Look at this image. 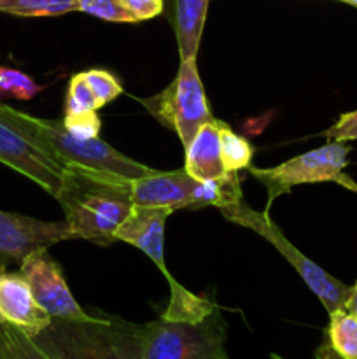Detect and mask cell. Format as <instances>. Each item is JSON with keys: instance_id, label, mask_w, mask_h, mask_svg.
<instances>
[{"instance_id": "6da1fadb", "label": "cell", "mask_w": 357, "mask_h": 359, "mask_svg": "<svg viewBox=\"0 0 357 359\" xmlns=\"http://www.w3.org/2000/svg\"><path fill=\"white\" fill-rule=\"evenodd\" d=\"M227 330L216 305L188 290L146 325L142 359H227Z\"/></svg>"}, {"instance_id": "7a4b0ae2", "label": "cell", "mask_w": 357, "mask_h": 359, "mask_svg": "<svg viewBox=\"0 0 357 359\" xmlns=\"http://www.w3.org/2000/svg\"><path fill=\"white\" fill-rule=\"evenodd\" d=\"M132 182L104 177L80 168H66L56 200L63 207L74 238H86L100 245L115 242V230L133 209Z\"/></svg>"}, {"instance_id": "3957f363", "label": "cell", "mask_w": 357, "mask_h": 359, "mask_svg": "<svg viewBox=\"0 0 357 359\" xmlns=\"http://www.w3.org/2000/svg\"><path fill=\"white\" fill-rule=\"evenodd\" d=\"M34 340L49 359H142L146 325L97 316L86 321L51 319Z\"/></svg>"}, {"instance_id": "277c9868", "label": "cell", "mask_w": 357, "mask_h": 359, "mask_svg": "<svg viewBox=\"0 0 357 359\" xmlns=\"http://www.w3.org/2000/svg\"><path fill=\"white\" fill-rule=\"evenodd\" d=\"M7 112L65 168H80L91 174L126 182L146 177L153 172V168L133 161L98 137L90 140L76 139L66 132L62 121L35 118L13 107H7Z\"/></svg>"}, {"instance_id": "5b68a950", "label": "cell", "mask_w": 357, "mask_h": 359, "mask_svg": "<svg viewBox=\"0 0 357 359\" xmlns=\"http://www.w3.org/2000/svg\"><path fill=\"white\" fill-rule=\"evenodd\" d=\"M219 210L227 221L248 228V230L261 235L265 241H268L270 244H272L273 248H275L276 251L294 266V270L300 273L301 279L307 283V286L314 291V294L321 300V304L324 305V309L329 314L345 309L346 300H349L350 297V287L345 286L343 283H340V280L335 279L332 276H329L326 270H322L321 266L315 265L312 259H308L303 252L298 251V249L287 241L286 235L282 233V230L273 223L268 210L259 212V210H254L252 207H248L244 200L233 203V205L223 207V209Z\"/></svg>"}, {"instance_id": "8992f818", "label": "cell", "mask_w": 357, "mask_h": 359, "mask_svg": "<svg viewBox=\"0 0 357 359\" xmlns=\"http://www.w3.org/2000/svg\"><path fill=\"white\" fill-rule=\"evenodd\" d=\"M350 147L345 142H328L318 149L308 151L272 168L248 167V172L268 191V207L273 200L289 193L294 186L314 182H336L357 193V184L345 174Z\"/></svg>"}, {"instance_id": "52a82bcc", "label": "cell", "mask_w": 357, "mask_h": 359, "mask_svg": "<svg viewBox=\"0 0 357 359\" xmlns=\"http://www.w3.org/2000/svg\"><path fill=\"white\" fill-rule=\"evenodd\" d=\"M147 111L160 119L167 128L174 130L182 146H188L205 123L214 121L196 60L181 62L174 83L153 98H142Z\"/></svg>"}, {"instance_id": "ba28073f", "label": "cell", "mask_w": 357, "mask_h": 359, "mask_svg": "<svg viewBox=\"0 0 357 359\" xmlns=\"http://www.w3.org/2000/svg\"><path fill=\"white\" fill-rule=\"evenodd\" d=\"M0 161L37 182L55 198L62 189L66 168L10 118L7 105H0Z\"/></svg>"}, {"instance_id": "9c48e42d", "label": "cell", "mask_w": 357, "mask_h": 359, "mask_svg": "<svg viewBox=\"0 0 357 359\" xmlns=\"http://www.w3.org/2000/svg\"><path fill=\"white\" fill-rule=\"evenodd\" d=\"M20 273L30 286L35 302L52 319H70V321L91 319V316L84 312L72 297L58 263L49 256L48 249H37L28 255L21 262Z\"/></svg>"}, {"instance_id": "30bf717a", "label": "cell", "mask_w": 357, "mask_h": 359, "mask_svg": "<svg viewBox=\"0 0 357 359\" xmlns=\"http://www.w3.org/2000/svg\"><path fill=\"white\" fill-rule=\"evenodd\" d=\"M70 238L74 237L66 221H41L0 210V269L20 266L37 249H48Z\"/></svg>"}, {"instance_id": "8fae6325", "label": "cell", "mask_w": 357, "mask_h": 359, "mask_svg": "<svg viewBox=\"0 0 357 359\" xmlns=\"http://www.w3.org/2000/svg\"><path fill=\"white\" fill-rule=\"evenodd\" d=\"M174 210L170 209H154V207H136L133 205L132 212L126 217L125 223L115 230V241L128 242V244L135 245L142 252H146L158 269L163 272L167 277L168 284H170V297H177V294L184 293L186 287L181 286L174 277L168 272L167 265H164V223L167 217Z\"/></svg>"}, {"instance_id": "7c38bea8", "label": "cell", "mask_w": 357, "mask_h": 359, "mask_svg": "<svg viewBox=\"0 0 357 359\" xmlns=\"http://www.w3.org/2000/svg\"><path fill=\"white\" fill-rule=\"evenodd\" d=\"M51 319L35 302L30 286L20 272L0 269V325L14 326L34 339L48 328Z\"/></svg>"}, {"instance_id": "4fadbf2b", "label": "cell", "mask_w": 357, "mask_h": 359, "mask_svg": "<svg viewBox=\"0 0 357 359\" xmlns=\"http://www.w3.org/2000/svg\"><path fill=\"white\" fill-rule=\"evenodd\" d=\"M198 179L182 170L158 172L153 170L146 177H140L130 184V198L136 207L154 209H191L192 195L198 186Z\"/></svg>"}, {"instance_id": "5bb4252c", "label": "cell", "mask_w": 357, "mask_h": 359, "mask_svg": "<svg viewBox=\"0 0 357 359\" xmlns=\"http://www.w3.org/2000/svg\"><path fill=\"white\" fill-rule=\"evenodd\" d=\"M184 168L198 181L219 179L227 174L220 158V121L205 123L186 146Z\"/></svg>"}, {"instance_id": "9a60e30c", "label": "cell", "mask_w": 357, "mask_h": 359, "mask_svg": "<svg viewBox=\"0 0 357 359\" xmlns=\"http://www.w3.org/2000/svg\"><path fill=\"white\" fill-rule=\"evenodd\" d=\"M209 0H175V34L181 62L196 60Z\"/></svg>"}, {"instance_id": "2e32d148", "label": "cell", "mask_w": 357, "mask_h": 359, "mask_svg": "<svg viewBox=\"0 0 357 359\" xmlns=\"http://www.w3.org/2000/svg\"><path fill=\"white\" fill-rule=\"evenodd\" d=\"M244 200L240 189V179L238 172H227L226 175L210 181H200L192 195L191 209L214 205L217 209L233 205V203Z\"/></svg>"}, {"instance_id": "e0dca14e", "label": "cell", "mask_w": 357, "mask_h": 359, "mask_svg": "<svg viewBox=\"0 0 357 359\" xmlns=\"http://www.w3.org/2000/svg\"><path fill=\"white\" fill-rule=\"evenodd\" d=\"M326 342L342 359H357V316L345 309L329 314Z\"/></svg>"}, {"instance_id": "ac0fdd59", "label": "cell", "mask_w": 357, "mask_h": 359, "mask_svg": "<svg viewBox=\"0 0 357 359\" xmlns=\"http://www.w3.org/2000/svg\"><path fill=\"white\" fill-rule=\"evenodd\" d=\"M74 11H79V0H0V13L14 16H62Z\"/></svg>"}, {"instance_id": "d6986e66", "label": "cell", "mask_w": 357, "mask_h": 359, "mask_svg": "<svg viewBox=\"0 0 357 359\" xmlns=\"http://www.w3.org/2000/svg\"><path fill=\"white\" fill-rule=\"evenodd\" d=\"M0 359H49L31 337L9 325H0Z\"/></svg>"}, {"instance_id": "ffe728a7", "label": "cell", "mask_w": 357, "mask_h": 359, "mask_svg": "<svg viewBox=\"0 0 357 359\" xmlns=\"http://www.w3.org/2000/svg\"><path fill=\"white\" fill-rule=\"evenodd\" d=\"M220 158L226 172H238L251 167L252 146L241 135L234 133L224 121H220Z\"/></svg>"}, {"instance_id": "44dd1931", "label": "cell", "mask_w": 357, "mask_h": 359, "mask_svg": "<svg viewBox=\"0 0 357 359\" xmlns=\"http://www.w3.org/2000/svg\"><path fill=\"white\" fill-rule=\"evenodd\" d=\"M44 90L34 77L13 67L0 65V98H16V100H31L35 95Z\"/></svg>"}, {"instance_id": "7402d4cb", "label": "cell", "mask_w": 357, "mask_h": 359, "mask_svg": "<svg viewBox=\"0 0 357 359\" xmlns=\"http://www.w3.org/2000/svg\"><path fill=\"white\" fill-rule=\"evenodd\" d=\"M98 109H100V105H98L90 84L84 77V72L76 74L69 83L65 114H79V112L98 111Z\"/></svg>"}, {"instance_id": "603a6c76", "label": "cell", "mask_w": 357, "mask_h": 359, "mask_svg": "<svg viewBox=\"0 0 357 359\" xmlns=\"http://www.w3.org/2000/svg\"><path fill=\"white\" fill-rule=\"evenodd\" d=\"M79 11L115 23H136L122 0H79Z\"/></svg>"}, {"instance_id": "cb8c5ba5", "label": "cell", "mask_w": 357, "mask_h": 359, "mask_svg": "<svg viewBox=\"0 0 357 359\" xmlns=\"http://www.w3.org/2000/svg\"><path fill=\"white\" fill-rule=\"evenodd\" d=\"M84 77H86L88 84H90L91 91H93L100 107L107 105L108 102L115 100L122 93V86L119 84V81L107 70L91 69L84 72Z\"/></svg>"}, {"instance_id": "d4e9b609", "label": "cell", "mask_w": 357, "mask_h": 359, "mask_svg": "<svg viewBox=\"0 0 357 359\" xmlns=\"http://www.w3.org/2000/svg\"><path fill=\"white\" fill-rule=\"evenodd\" d=\"M63 126L72 137L79 140H90L100 133V118L97 111L79 112V114H65Z\"/></svg>"}, {"instance_id": "484cf974", "label": "cell", "mask_w": 357, "mask_h": 359, "mask_svg": "<svg viewBox=\"0 0 357 359\" xmlns=\"http://www.w3.org/2000/svg\"><path fill=\"white\" fill-rule=\"evenodd\" d=\"M328 142H346L357 140V109L352 112H345L338 118V121L324 132Z\"/></svg>"}, {"instance_id": "4316f807", "label": "cell", "mask_w": 357, "mask_h": 359, "mask_svg": "<svg viewBox=\"0 0 357 359\" xmlns=\"http://www.w3.org/2000/svg\"><path fill=\"white\" fill-rule=\"evenodd\" d=\"M135 21L150 20L163 11V0H122Z\"/></svg>"}, {"instance_id": "83f0119b", "label": "cell", "mask_w": 357, "mask_h": 359, "mask_svg": "<svg viewBox=\"0 0 357 359\" xmlns=\"http://www.w3.org/2000/svg\"><path fill=\"white\" fill-rule=\"evenodd\" d=\"M345 311H349L350 314L357 316V283L350 287V297L345 304Z\"/></svg>"}, {"instance_id": "f1b7e54d", "label": "cell", "mask_w": 357, "mask_h": 359, "mask_svg": "<svg viewBox=\"0 0 357 359\" xmlns=\"http://www.w3.org/2000/svg\"><path fill=\"white\" fill-rule=\"evenodd\" d=\"M315 356H317V359H342L338 354L335 353V351L331 349V347H329L328 342H324L321 347H318L317 353H315Z\"/></svg>"}, {"instance_id": "f546056e", "label": "cell", "mask_w": 357, "mask_h": 359, "mask_svg": "<svg viewBox=\"0 0 357 359\" xmlns=\"http://www.w3.org/2000/svg\"><path fill=\"white\" fill-rule=\"evenodd\" d=\"M342 2H346V4H350V6H356L357 7V0H342Z\"/></svg>"}, {"instance_id": "4dcf8cb0", "label": "cell", "mask_w": 357, "mask_h": 359, "mask_svg": "<svg viewBox=\"0 0 357 359\" xmlns=\"http://www.w3.org/2000/svg\"><path fill=\"white\" fill-rule=\"evenodd\" d=\"M270 359H286V358L279 356V354H270Z\"/></svg>"}]
</instances>
